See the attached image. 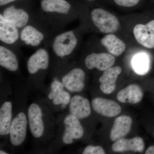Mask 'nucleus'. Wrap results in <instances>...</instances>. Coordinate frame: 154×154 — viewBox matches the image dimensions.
Here are the masks:
<instances>
[{"label":"nucleus","instance_id":"16","mask_svg":"<svg viewBox=\"0 0 154 154\" xmlns=\"http://www.w3.org/2000/svg\"><path fill=\"white\" fill-rule=\"evenodd\" d=\"M3 16L7 21L18 28L25 27L29 20L28 14L24 10L16 8L13 6L5 10Z\"/></svg>","mask_w":154,"mask_h":154},{"label":"nucleus","instance_id":"22","mask_svg":"<svg viewBox=\"0 0 154 154\" xmlns=\"http://www.w3.org/2000/svg\"><path fill=\"white\" fill-rule=\"evenodd\" d=\"M0 65L11 72L18 70L19 63L16 55L10 50L0 46Z\"/></svg>","mask_w":154,"mask_h":154},{"label":"nucleus","instance_id":"17","mask_svg":"<svg viewBox=\"0 0 154 154\" xmlns=\"http://www.w3.org/2000/svg\"><path fill=\"white\" fill-rule=\"evenodd\" d=\"M13 116V104L10 101H6L0 108V135L1 136H7L9 135Z\"/></svg>","mask_w":154,"mask_h":154},{"label":"nucleus","instance_id":"9","mask_svg":"<svg viewBox=\"0 0 154 154\" xmlns=\"http://www.w3.org/2000/svg\"><path fill=\"white\" fill-rule=\"evenodd\" d=\"M69 112L79 120L88 118L91 114V105L88 99L80 95H75L69 104Z\"/></svg>","mask_w":154,"mask_h":154},{"label":"nucleus","instance_id":"1","mask_svg":"<svg viewBox=\"0 0 154 154\" xmlns=\"http://www.w3.org/2000/svg\"><path fill=\"white\" fill-rule=\"evenodd\" d=\"M43 105L33 102L28 108V126L34 138L43 140L48 133L49 127L48 116L46 117V108Z\"/></svg>","mask_w":154,"mask_h":154},{"label":"nucleus","instance_id":"18","mask_svg":"<svg viewBox=\"0 0 154 154\" xmlns=\"http://www.w3.org/2000/svg\"><path fill=\"white\" fill-rule=\"evenodd\" d=\"M101 43L110 54L116 57L121 55L126 48L124 42L113 34L104 36L101 39Z\"/></svg>","mask_w":154,"mask_h":154},{"label":"nucleus","instance_id":"8","mask_svg":"<svg viewBox=\"0 0 154 154\" xmlns=\"http://www.w3.org/2000/svg\"><path fill=\"white\" fill-rule=\"evenodd\" d=\"M115 61V57L110 54L93 53L86 58L85 63L89 69L95 68L99 70L103 71L113 66Z\"/></svg>","mask_w":154,"mask_h":154},{"label":"nucleus","instance_id":"6","mask_svg":"<svg viewBox=\"0 0 154 154\" xmlns=\"http://www.w3.org/2000/svg\"><path fill=\"white\" fill-rule=\"evenodd\" d=\"M85 73L82 69H73L62 78L61 82L72 93L81 92L85 87Z\"/></svg>","mask_w":154,"mask_h":154},{"label":"nucleus","instance_id":"32","mask_svg":"<svg viewBox=\"0 0 154 154\" xmlns=\"http://www.w3.org/2000/svg\"></svg>","mask_w":154,"mask_h":154},{"label":"nucleus","instance_id":"28","mask_svg":"<svg viewBox=\"0 0 154 154\" xmlns=\"http://www.w3.org/2000/svg\"><path fill=\"white\" fill-rule=\"evenodd\" d=\"M146 25L149 33L154 37V20L148 22Z\"/></svg>","mask_w":154,"mask_h":154},{"label":"nucleus","instance_id":"24","mask_svg":"<svg viewBox=\"0 0 154 154\" xmlns=\"http://www.w3.org/2000/svg\"><path fill=\"white\" fill-rule=\"evenodd\" d=\"M71 98L68 92L64 90L53 99L52 104L56 106L61 105L62 108H64L69 104Z\"/></svg>","mask_w":154,"mask_h":154},{"label":"nucleus","instance_id":"7","mask_svg":"<svg viewBox=\"0 0 154 154\" xmlns=\"http://www.w3.org/2000/svg\"><path fill=\"white\" fill-rule=\"evenodd\" d=\"M92 106L96 113L108 117H115L120 114L122 110L120 105L114 101L100 97L93 99Z\"/></svg>","mask_w":154,"mask_h":154},{"label":"nucleus","instance_id":"10","mask_svg":"<svg viewBox=\"0 0 154 154\" xmlns=\"http://www.w3.org/2000/svg\"><path fill=\"white\" fill-rule=\"evenodd\" d=\"M121 72V68L119 66L111 67L104 71L99 79V82L101 83L100 90L102 93L110 94L114 91L116 87V80Z\"/></svg>","mask_w":154,"mask_h":154},{"label":"nucleus","instance_id":"27","mask_svg":"<svg viewBox=\"0 0 154 154\" xmlns=\"http://www.w3.org/2000/svg\"><path fill=\"white\" fill-rule=\"evenodd\" d=\"M140 0H114L116 4L124 7H132L137 5Z\"/></svg>","mask_w":154,"mask_h":154},{"label":"nucleus","instance_id":"31","mask_svg":"<svg viewBox=\"0 0 154 154\" xmlns=\"http://www.w3.org/2000/svg\"><path fill=\"white\" fill-rule=\"evenodd\" d=\"M9 153L8 152H6L5 151L3 150L2 149H1L0 150V154H8Z\"/></svg>","mask_w":154,"mask_h":154},{"label":"nucleus","instance_id":"20","mask_svg":"<svg viewBox=\"0 0 154 154\" xmlns=\"http://www.w3.org/2000/svg\"><path fill=\"white\" fill-rule=\"evenodd\" d=\"M21 38L26 44L36 46L41 43L44 38V35L33 26L28 25L22 30Z\"/></svg>","mask_w":154,"mask_h":154},{"label":"nucleus","instance_id":"26","mask_svg":"<svg viewBox=\"0 0 154 154\" xmlns=\"http://www.w3.org/2000/svg\"><path fill=\"white\" fill-rule=\"evenodd\" d=\"M105 152L100 146L89 145L87 146L83 151V154H104Z\"/></svg>","mask_w":154,"mask_h":154},{"label":"nucleus","instance_id":"30","mask_svg":"<svg viewBox=\"0 0 154 154\" xmlns=\"http://www.w3.org/2000/svg\"><path fill=\"white\" fill-rule=\"evenodd\" d=\"M15 1L16 0H0V5L1 6L5 5Z\"/></svg>","mask_w":154,"mask_h":154},{"label":"nucleus","instance_id":"19","mask_svg":"<svg viewBox=\"0 0 154 154\" xmlns=\"http://www.w3.org/2000/svg\"><path fill=\"white\" fill-rule=\"evenodd\" d=\"M133 33L139 43L146 48H154V37L149 33L146 25L138 24L136 25Z\"/></svg>","mask_w":154,"mask_h":154},{"label":"nucleus","instance_id":"3","mask_svg":"<svg viewBox=\"0 0 154 154\" xmlns=\"http://www.w3.org/2000/svg\"><path fill=\"white\" fill-rule=\"evenodd\" d=\"M28 111V110H27ZM28 124V112L21 110L13 118L10 128L9 139L14 147H19L24 143L27 136Z\"/></svg>","mask_w":154,"mask_h":154},{"label":"nucleus","instance_id":"13","mask_svg":"<svg viewBox=\"0 0 154 154\" xmlns=\"http://www.w3.org/2000/svg\"><path fill=\"white\" fill-rule=\"evenodd\" d=\"M49 63V55L47 51L42 48L38 50L28 60V71L30 74H34L39 70L47 69Z\"/></svg>","mask_w":154,"mask_h":154},{"label":"nucleus","instance_id":"25","mask_svg":"<svg viewBox=\"0 0 154 154\" xmlns=\"http://www.w3.org/2000/svg\"><path fill=\"white\" fill-rule=\"evenodd\" d=\"M64 86L61 82L57 79L54 80L51 84L50 91L48 94V99L52 100L61 92L64 91Z\"/></svg>","mask_w":154,"mask_h":154},{"label":"nucleus","instance_id":"14","mask_svg":"<svg viewBox=\"0 0 154 154\" xmlns=\"http://www.w3.org/2000/svg\"><path fill=\"white\" fill-rule=\"evenodd\" d=\"M116 97L117 100L122 103L137 104L142 99L143 93L138 85L132 84L119 91Z\"/></svg>","mask_w":154,"mask_h":154},{"label":"nucleus","instance_id":"29","mask_svg":"<svg viewBox=\"0 0 154 154\" xmlns=\"http://www.w3.org/2000/svg\"><path fill=\"white\" fill-rule=\"evenodd\" d=\"M146 154H154V146L149 147L145 152Z\"/></svg>","mask_w":154,"mask_h":154},{"label":"nucleus","instance_id":"2","mask_svg":"<svg viewBox=\"0 0 154 154\" xmlns=\"http://www.w3.org/2000/svg\"><path fill=\"white\" fill-rule=\"evenodd\" d=\"M62 130L60 132L59 140L64 145L71 144L84 134V130L79 120L71 114L65 116L63 120Z\"/></svg>","mask_w":154,"mask_h":154},{"label":"nucleus","instance_id":"11","mask_svg":"<svg viewBox=\"0 0 154 154\" xmlns=\"http://www.w3.org/2000/svg\"><path fill=\"white\" fill-rule=\"evenodd\" d=\"M132 124V119L129 116L122 115L117 117L110 131L111 140L116 141L125 137L130 131Z\"/></svg>","mask_w":154,"mask_h":154},{"label":"nucleus","instance_id":"15","mask_svg":"<svg viewBox=\"0 0 154 154\" xmlns=\"http://www.w3.org/2000/svg\"><path fill=\"white\" fill-rule=\"evenodd\" d=\"M19 38L17 27L8 22L3 15H0V39L8 44H11L17 41Z\"/></svg>","mask_w":154,"mask_h":154},{"label":"nucleus","instance_id":"21","mask_svg":"<svg viewBox=\"0 0 154 154\" xmlns=\"http://www.w3.org/2000/svg\"><path fill=\"white\" fill-rule=\"evenodd\" d=\"M41 7L47 12H57L68 14L70 9L69 4L65 0H42Z\"/></svg>","mask_w":154,"mask_h":154},{"label":"nucleus","instance_id":"12","mask_svg":"<svg viewBox=\"0 0 154 154\" xmlns=\"http://www.w3.org/2000/svg\"><path fill=\"white\" fill-rule=\"evenodd\" d=\"M144 147L143 139L140 137H135L131 139L121 138L118 140L113 144L112 149L116 152L127 151L142 152Z\"/></svg>","mask_w":154,"mask_h":154},{"label":"nucleus","instance_id":"5","mask_svg":"<svg viewBox=\"0 0 154 154\" xmlns=\"http://www.w3.org/2000/svg\"><path fill=\"white\" fill-rule=\"evenodd\" d=\"M77 39L72 31L60 34L56 37L53 48L56 54L61 57L69 55L76 46Z\"/></svg>","mask_w":154,"mask_h":154},{"label":"nucleus","instance_id":"4","mask_svg":"<svg viewBox=\"0 0 154 154\" xmlns=\"http://www.w3.org/2000/svg\"><path fill=\"white\" fill-rule=\"evenodd\" d=\"M91 17L94 24L102 33H115L119 28V22L117 18L103 9H94L91 13Z\"/></svg>","mask_w":154,"mask_h":154},{"label":"nucleus","instance_id":"23","mask_svg":"<svg viewBox=\"0 0 154 154\" xmlns=\"http://www.w3.org/2000/svg\"><path fill=\"white\" fill-rule=\"evenodd\" d=\"M132 66L137 74L145 75L150 69L149 57L146 53H138L133 57Z\"/></svg>","mask_w":154,"mask_h":154}]
</instances>
